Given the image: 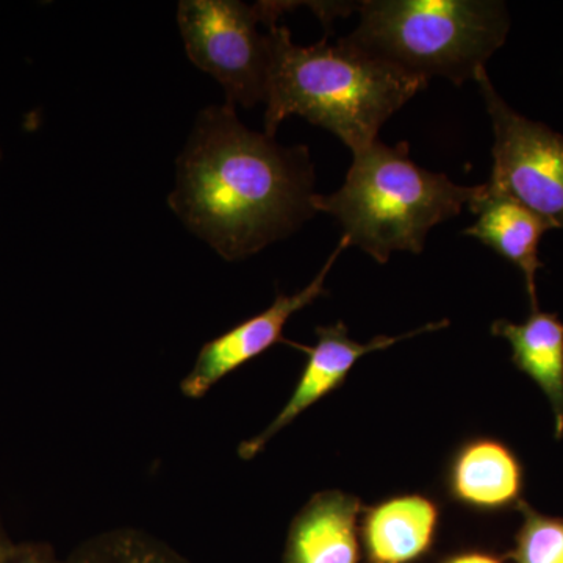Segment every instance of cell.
Listing matches in <instances>:
<instances>
[{"label":"cell","mask_w":563,"mask_h":563,"mask_svg":"<svg viewBox=\"0 0 563 563\" xmlns=\"http://www.w3.org/2000/svg\"><path fill=\"white\" fill-rule=\"evenodd\" d=\"M440 509L424 495L393 496L362 512V540L369 563H412L435 540Z\"/></svg>","instance_id":"12"},{"label":"cell","mask_w":563,"mask_h":563,"mask_svg":"<svg viewBox=\"0 0 563 563\" xmlns=\"http://www.w3.org/2000/svg\"><path fill=\"white\" fill-rule=\"evenodd\" d=\"M269 73L265 133L298 114L332 132L352 155L376 143L380 128L428 81L369 57L342 40L313 46L292 43L285 25H268Z\"/></svg>","instance_id":"2"},{"label":"cell","mask_w":563,"mask_h":563,"mask_svg":"<svg viewBox=\"0 0 563 563\" xmlns=\"http://www.w3.org/2000/svg\"><path fill=\"white\" fill-rule=\"evenodd\" d=\"M11 544H13V542H11L10 537L7 536L2 521H0V561H2L3 555L9 551Z\"/></svg>","instance_id":"18"},{"label":"cell","mask_w":563,"mask_h":563,"mask_svg":"<svg viewBox=\"0 0 563 563\" xmlns=\"http://www.w3.org/2000/svg\"><path fill=\"white\" fill-rule=\"evenodd\" d=\"M361 499L340 490L317 493L288 529L284 563H358Z\"/></svg>","instance_id":"11"},{"label":"cell","mask_w":563,"mask_h":563,"mask_svg":"<svg viewBox=\"0 0 563 563\" xmlns=\"http://www.w3.org/2000/svg\"><path fill=\"white\" fill-rule=\"evenodd\" d=\"M517 509L523 523L515 537L510 558L515 563H563V518L537 512L521 499Z\"/></svg>","instance_id":"15"},{"label":"cell","mask_w":563,"mask_h":563,"mask_svg":"<svg viewBox=\"0 0 563 563\" xmlns=\"http://www.w3.org/2000/svg\"><path fill=\"white\" fill-rule=\"evenodd\" d=\"M0 563H65L49 543H13Z\"/></svg>","instance_id":"16"},{"label":"cell","mask_w":563,"mask_h":563,"mask_svg":"<svg viewBox=\"0 0 563 563\" xmlns=\"http://www.w3.org/2000/svg\"><path fill=\"white\" fill-rule=\"evenodd\" d=\"M291 3L236 0H184L177 22L185 51L203 73L214 77L229 106L252 109L265 102L269 73L268 27Z\"/></svg>","instance_id":"5"},{"label":"cell","mask_w":563,"mask_h":563,"mask_svg":"<svg viewBox=\"0 0 563 563\" xmlns=\"http://www.w3.org/2000/svg\"><path fill=\"white\" fill-rule=\"evenodd\" d=\"M476 81L495 133L485 185L563 229V135L515 111L495 90L487 70Z\"/></svg>","instance_id":"6"},{"label":"cell","mask_w":563,"mask_h":563,"mask_svg":"<svg viewBox=\"0 0 563 563\" xmlns=\"http://www.w3.org/2000/svg\"><path fill=\"white\" fill-rule=\"evenodd\" d=\"M468 207L476 221L462 232L463 235L479 240L523 273L531 310L537 312V273L543 268L539 257L540 242L544 233L553 231L555 225L523 203L490 190L485 184L479 185V191Z\"/></svg>","instance_id":"9"},{"label":"cell","mask_w":563,"mask_h":563,"mask_svg":"<svg viewBox=\"0 0 563 563\" xmlns=\"http://www.w3.org/2000/svg\"><path fill=\"white\" fill-rule=\"evenodd\" d=\"M355 31L342 38L354 49L429 81L476 80L506 43V5L492 0H366Z\"/></svg>","instance_id":"4"},{"label":"cell","mask_w":563,"mask_h":563,"mask_svg":"<svg viewBox=\"0 0 563 563\" xmlns=\"http://www.w3.org/2000/svg\"><path fill=\"white\" fill-rule=\"evenodd\" d=\"M448 325H450L448 320L431 322V324L422 325L417 331L395 336L379 335L368 343H358L352 340L343 321L318 328L314 346L309 347L298 344L299 350L307 352V362L290 399L285 404L279 415L269 422L268 428L263 429L261 433L240 444V457L243 461H251L255 455L262 453L266 444L272 442L282 429L288 428L299 415L306 412L307 409L321 401L325 396L331 395L336 388L342 387L355 363L365 357L366 354L387 350V347L395 346L396 343L404 342V340L412 339V336L424 332L440 331V329L448 328Z\"/></svg>","instance_id":"8"},{"label":"cell","mask_w":563,"mask_h":563,"mask_svg":"<svg viewBox=\"0 0 563 563\" xmlns=\"http://www.w3.org/2000/svg\"><path fill=\"white\" fill-rule=\"evenodd\" d=\"M352 157L343 187L313 195L312 207L335 218L350 246L377 263L390 261L395 251L421 254L429 232L461 214L479 191V185L462 187L418 166L406 141L387 146L377 140Z\"/></svg>","instance_id":"3"},{"label":"cell","mask_w":563,"mask_h":563,"mask_svg":"<svg viewBox=\"0 0 563 563\" xmlns=\"http://www.w3.org/2000/svg\"><path fill=\"white\" fill-rule=\"evenodd\" d=\"M347 247L350 242L346 236H342L321 272L306 288L295 295L277 296L276 301L265 312L240 322L231 331L203 344L191 372L181 380V393L187 398L201 399L225 376L242 368L247 362L254 361L274 344L285 343V324L292 314L306 309L321 296L328 295L325 279Z\"/></svg>","instance_id":"7"},{"label":"cell","mask_w":563,"mask_h":563,"mask_svg":"<svg viewBox=\"0 0 563 563\" xmlns=\"http://www.w3.org/2000/svg\"><path fill=\"white\" fill-rule=\"evenodd\" d=\"M492 333L512 347V362L539 385L551 404L555 439L563 437V322L537 310L521 324L496 320Z\"/></svg>","instance_id":"13"},{"label":"cell","mask_w":563,"mask_h":563,"mask_svg":"<svg viewBox=\"0 0 563 563\" xmlns=\"http://www.w3.org/2000/svg\"><path fill=\"white\" fill-rule=\"evenodd\" d=\"M65 563H190L150 533L114 529L79 544Z\"/></svg>","instance_id":"14"},{"label":"cell","mask_w":563,"mask_h":563,"mask_svg":"<svg viewBox=\"0 0 563 563\" xmlns=\"http://www.w3.org/2000/svg\"><path fill=\"white\" fill-rule=\"evenodd\" d=\"M443 563H504L498 558L485 553H463L448 559Z\"/></svg>","instance_id":"17"},{"label":"cell","mask_w":563,"mask_h":563,"mask_svg":"<svg viewBox=\"0 0 563 563\" xmlns=\"http://www.w3.org/2000/svg\"><path fill=\"white\" fill-rule=\"evenodd\" d=\"M309 151L250 131L232 106L203 110L177 162L169 203L225 261H240L314 213Z\"/></svg>","instance_id":"1"},{"label":"cell","mask_w":563,"mask_h":563,"mask_svg":"<svg viewBox=\"0 0 563 563\" xmlns=\"http://www.w3.org/2000/svg\"><path fill=\"white\" fill-rule=\"evenodd\" d=\"M523 466L507 444L473 439L455 451L446 472L451 498L477 512H499L521 501Z\"/></svg>","instance_id":"10"}]
</instances>
